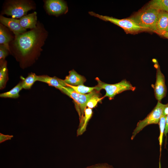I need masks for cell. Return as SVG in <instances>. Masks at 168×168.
I'll return each instance as SVG.
<instances>
[{
  "label": "cell",
  "instance_id": "obj_1",
  "mask_svg": "<svg viewBox=\"0 0 168 168\" xmlns=\"http://www.w3.org/2000/svg\"><path fill=\"white\" fill-rule=\"evenodd\" d=\"M47 35L44 26L38 22L35 28L15 35L10 47L16 55L23 60H29L40 54Z\"/></svg>",
  "mask_w": 168,
  "mask_h": 168
},
{
  "label": "cell",
  "instance_id": "obj_2",
  "mask_svg": "<svg viewBox=\"0 0 168 168\" xmlns=\"http://www.w3.org/2000/svg\"><path fill=\"white\" fill-rule=\"evenodd\" d=\"M160 10L145 7L129 17L144 31L156 32V24Z\"/></svg>",
  "mask_w": 168,
  "mask_h": 168
},
{
  "label": "cell",
  "instance_id": "obj_3",
  "mask_svg": "<svg viewBox=\"0 0 168 168\" xmlns=\"http://www.w3.org/2000/svg\"><path fill=\"white\" fill-rule=\"evenodd\" d=\"M98 84L95 86L96 90L100 91L104 89L106 93L104 97H108L109 100L113 99L114 96L123 91L127 90L134 91L136 87L133 86L129 81L124 79L118 83L114 84H109L101 81L98 77L96 78Z\"/></svg>",
  "mask_w": 168,
  "mask_h": 168
},
{
  "label": "cell",
  "instance_id": "obj_4",
  "mask_svg": "<svg viewBox=\"0 0 168 168\" xmlns=\"http://www.w3.org/2000/svg\"><path fill=\"white\" fill-rule=\"evenodd\" d=\"M33 2L29 0H12L7 3L3 13L13 18H21L29 10L34 9Z\"/></svg>",
  "mask_w": 168,
  "mask_h": 168
},
{
  "label": "cell",
  "instance_id": "obj_5",
  "mask_svg": "<svg viewBox=\"0 0 168 168\" xmlns=\"http://www.w3.org/2000/svg\"><path fill=\"white\" fill-rule=\"evenodd\" d=\"M166 106V104H164L158 101L156 106L147 117L138 123L132 133L131 140H133L138 133L148 125L158 124Z\"/></svg>",
  "mask_w": 168,
  "mask_h": 168
},
{
  "label": "cell",
  "instance_id": "obj_6",
  "mask_svg": "<svg viewBox=\"0 0 168 168\" xmlns=\"http://www.w3.org/2000/svg\"><path fill=\"white\" fill-rule=\"evenodd\" d=\"M89 14L103 21H110L122 28L127 34L136 33L144 31L142 28L129 18L118 19L113 17L103 16L93 12H88Z\"/></svg>",
  "mask_w": 168,
  "mask_h": 168
},
{
  "label": "cell",
  "instance_id": "obj_7",
  "mask_svg": "<svg viewBox=\"0 0 168 168\" xmlns=\"http://www.w3.org/2000/svg\"><path fill=\"white\" fill-rule=\"evenodd\" d=\"M60 91L72 99L80 109L79 114L80 121L83 117L84 110L86 108L88 101L93 96L100 92L95 90L90 93L82 94L76 92L72 88L69 86L63 87Z\"/></svg>",
  "mask_w": 168,
  "mask_h": 168
},
{
  "label": "cell",
  "instance_id": "obj_8",
  "mask_svg": "<svg viewBox=\"0 0 168 168\" xmlns=\"http://www.w3.org/2000/svg\"><path fill=\"white\" fill-rule=\"evenodd\" d=\"M153 62L156 69V81L154 86L155 97L158 101L161 102L165 97L167 93V87L165 84L164 75L161 72L160 67L157 60L153 59Z\"/></svg>",
  "mask_w": 168,
  "mask_h": 168
},
{
  "label": "cell",
  "instance_id": "obj_9",
  "mask_svg": "<svg viewBox=\"0 0 168 168\" xmlns=\"http://www.w3.org/2000/svg\"><path fill=\"white\" fill-rule=\"evenodd\" d=\"M45 4L46 10L51 15L58 16L66 14L68 11L67 4L63 0H48Z\"/></svg>",
  "mask_w": 168,
  "mask_h": 168
},
{
  "label": "cell",
  "instance_id": "obj_10",
  "mask_svg": "<svg viewBox=\"0 0 168 168\" xmlns=\"http://www.w3.org/2000/svg\"><path fill=\"white\" fill-rule=\"evenodd\" d=\"M0 21L2 24L8 27L15 35L26 32V29L23 28L20 24L19 19L8 18L1 15L0 16Z\"/></svg>",
  "mask_w": 168,
  "mask_h": 168
},
{
  "label": "cell",
  "instance_id": "obj_11",
  "mask_svg": "<svg viewBox=\"0 0 168 168\" xmlns=\"http://www.w3.org/2000/svg\"><path fill=\"white\" fill-rule=\"evenodd\" d=\"M37 81L46 83L49 86L54 87L60 90L63 87L67 86L63 80L56 77H52L47 75L38 76Z\"/></svg>",
  "mask_w": 168,
  "mask_h": 168
},
{
  "label": "cell",
  "instance_id": "obj_12",
  "mask_svg": "<svg viewBox=\"0 0 168 168\" xmlns=\"http://www.w3.org/2000/svg\"><path fill=\"white\" fill-rule=\"evenodd\" d=\"M37 13L34 12L27 15H25L19 19L21 25L25 29H34L37 24Z\"/></svg>",
  "mask_w": 168,
  "mask_h": 168
},
{
  "label": "cell",
  "instance_id": "obj_13",
  "mask_svg": "<svg viewBox=\"0 0 168 168\" xmlns=\"http://www.w3.org/2000/svg\"><path fill=\"white\" fill-rule=\"evenodd\" d=\"M69 75L66 76L63 80L66 84L77 86L83 84L86 80L84 77L78 74L74 69L69 71Z\"/></svg>",
  "mask_w": 168,
  "mask_h": 168
},
{
  "label": "cell",
  "instance_id": "obj_14",
  "mask_svg": "<svg viewBox=\"0 0 168 168\" xmlns=\"http://www.w3.org/2000/svg\"><path fill=\"white\" fill-rule=\"evenodd\" d=\"M168 23V13L165 11H160L156 24V33L161 35L166 32Z\"/></svg>",
  "mask_w": 168,
  "mask_h": 168
},
{
  "label": "cell",
  "instance_id": "obj_15",
  "mask_svg": "<svg viewBox=\"0 0 168 168\" xmlns=\"http://www.w3.org/2000/svg\"><path fill=\"white\" fill-rule=\"evenodd\" d=\"M13 38L6 28L2 24L0 25V44L3 45L11 51L9 46V43L12 40Z\"/></svg>",
  "mask_w": 168,
  "mask_h": 168
},
{
  "label": "cell",
  "instance_id": "obj_16",
  "mask_svg": "<svg viewBox=\"0 0 168 168\" xmlns=\"http://www.w3.org/2000/svg\"><path fill=\"white\" fill-rule=\"evenodd\" d=\"M8 79L7 62L5 60L0 61V89L5 88Z\"/></svg>",
  "mask_w": 168,
  "mask_h": 168
},
{
  "label": "cell",
  "instance_id": "obj_17",
  "mask_svg": "<svg viewBox=\"0 0 168 168\" xmlns=\"http://www.w3.org/2000/svg\"><path fill=\"white\" fill-rule=\"evenodd\" d=\"M92 114L91 109L88 108L85 109L84 116L80 121V127L77 131L78 135L82 134L86 130L87 123L91 117Z\"/></svg>",
  "mask_w": 168,
  "mask_h": 168
},
{
  "label": "cell",
  "instance_id": "obj_18",
  "mask_svg": "<svg viewBox=\"0 0 168 168\" xmlns=\"http://www.w3.org/2000/svg\"><path fill=\"white\" fill-rule=\"evenodd\" d=\"M146 7L153 8L168 13V0H153L151 1Z\"/></svg>",
  "mask_w": 168,
  "mask_h": 168
},
{
  "label": "cell",
  "instance_id": "obj_19",
  "mask_svg": "<svg viewBox=\"0 0 168 168\" xmlns=\"http://www.w3.org/2000/svg\"><path fill=\"white\" fill-rule=\"evenodd\" d=\"M22 89L21 82H20L9 91L0 94V97L2 98H17L19 96V92Z\"/></svg>",
  "mask_w": 168,
  "mask_h": 168
},
{
  "label": "cell",
  "instance_id": "obj_20",
  "mask_svg": "<svg viewBox=\"0 0 168 168\" xmlns=\"http://www.w3.org/2000/svg\"><path fill=\"white\" fill-rule=\"evenodd\" d=\"M38 76L35 73H31L21 82L23 89H30L35 82L37 81Z\"/></svg>",
  "mask_w": 168,
  "mask_h": 168
},
{
  "label": "cell",
  "instance_id": "obj_21",
  "mask_svg": "<svg viewBox=\"0 0 168 168\" xmlns=\"http://www.w3.org/2000/svg\"><path fill=\"white\" fill-rule=\"evenodd\" d=\"M67 86L72 88L76 92L82 94H86L90 93L95 90L96 88L95 86L90 87L86 86L83 84L76 86L67 84Z\"/></svg>",
  "mask_w": 168,
  "mask_h": 168
},
{
  "label": "cell",
  "instance_id": "obj_22",
  "mask_svg": "<svg viewBox=\"0 0 168 168\" xmlns=\"http://www.w3.org/2000/svg\"><path fill=\"white\" fill-rule=\"evenodd\" d=\"M166 116L163 115V114L160 119L159 124L160 130V134L159 138V145L160 146V156L161 151V146L162 143L163 136L165 131V128L166 124Z\"/></svg>",
  "mask_w": 168,
  "mask_h": 168
},
{
  "label": "cell",
  "instance_id": "obj_23",
  "mask_svg": "<svg viewBox=\"0 0 168 168\" xmlns=\"http://www.w3.org/2000/svg\"><path fill=\"white\" fill-rule=\"evenodd\" d=\"M100 93H98L93 96L88 101L86 106L88 108L92 109L95 107L97 103L100 101L104 97H100Z\"/></svg>",
  "mask_w": 168,
  "mask_h": 168
},
{
  "label": "cell",
  "instance_id": "obj_24",
  "mask_svg": "<svg viewBox=\"0 0 168 168\" xmlns=\"http://www.w3.org/2000/svg\"><path fill=\"white\" fill-rule=\"evenodd\" d=\"M9 51L7 48L3 45H0V60H4Z\"/></svg>",
  "mask_w": 168,
  "mask_h": 168
},
{
  "label": "cell",
  "instance_id": "obj_25",
  "mask_svg": "<svg viewBox=\"0 0 168 168\" xmlns=\"http://www.w3.org/2000/svg\"><path fill=\"white\" fill-rule=\"evenodd\" d=\"M12 135H5L0 133V143H1L6 141L11 140L13 137Z\"/></svg>",
  "mask_w": 168,
  "mask_h": 168
},
{
  "label": "cell",
  "instance_id": "obj_26",
  "mask_svg": "<svg viewBox=\"0 0 168 168\" xmlns=\"http://www.w3.org/2000/svg\"><path fill=\"white\" fill-rule=\"evenodd\" d=\"M168 133V114L166 115V124L165 128L164 134L165 137L167 136V133Z\"/></svg>",
  "mask_w": 168,
  "mask_h": 168
},
{
  "label": "cell",
  "instance_id": "obj_27",
  "mask_svg": "<svg viewBox=\"0 0 168 168\" xmlns=\"http://www.w3.org/2000/svg\"><path fill=\"white\" fill-rule=\"evenodd\" d=\"M166 104V106L164 110L163 114L165 116L168 114V103Z\"/></svg>",
  "mask_w": 168,
  "mask_h": 168
},
{
  "label": "cell",
  "instance_id": "obj_28",
  "mask_svg": "<svg viewBox=\"0 0 168 168\" xmlns=\"http://www.w3.org/2000/svg\"><path fill=\"white\" fill-rule=\"evenodd\" d=\"M90 168H112L111 167L107 166H98L93 167Z\"/></svg>",
  "mask_w": 168,
  "mask_h": 168
},
{
  "label": "cell",
  "instance_id": "obj_29",
  "mask_svg": "<svg viewBox=\"0 0 168 168\" xmlns=\"http://www.w3.org/2000/svg\"><path fill=\"white\" fill-rule=\"evenodd\" d=\"M161 35L168 39V32H165L161 34Z\"/></svg>",
  "mask_w": 168,
  "mask_h": 168
},
{
  "label": "cell",
  "instance_id": "obj_30",
  "mask_svg": "<svg viewBox=\"0 0 168 168\" xmlns=\"http://www.w3.org/2000/svg\"><path fill=\"white\" fill-rule=\"evenodd\" d=\"M166 32H168V23L167 27V28L166 29Z\"/></svg>",
  "mask_w": 168,
  "mask_h": 168
}]
</instances>
